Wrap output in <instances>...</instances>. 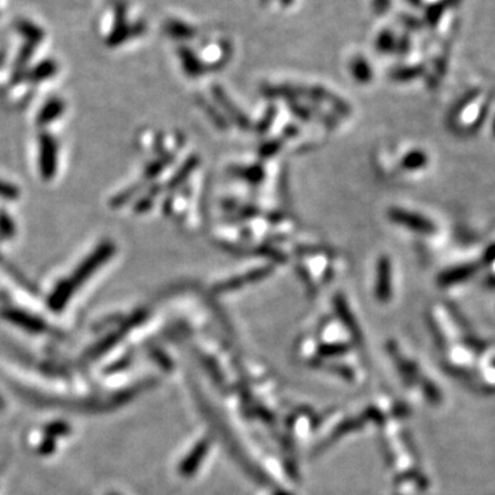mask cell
Instances as JSON below:
<instances>
[{
  "mask_svg": "<svg viewBox=\"0 0 495 495\" xmlns=\"http://www.w3.org/2000/svg\"><path fill=\"white\" fill-rule=\"evenodd\" d=\"M114 245L111 242H104L99 245L88 258L77 267V270L72 274L69 280L62 281L57 285L54 292L51 293L48 299V305L53 311H61L65 304L69 302L72 295L77 288H80L104 263H107L109 259L114 254Z\"/></svg>",
  "mask_w": 495,
  "mask_h": 495,
  "instance_id": "1",
  "label": "cell"
},
{
  "mask_svg": "<svg viewBox=\"0 0 495 495\" xmlns=\"http://www.w3.org/2000/svg\"><path fill=\"white\" fill-rule=\"evenodd\" d=\"M57 143L48 134H42L39 138V170L44 180H50L57 173Z\"/></svg>",
  "mask_w": 495,
  "mask_h": 495,
  "instance_id": "2",
  "label": "cell"
},
{
  "mask_svg": "<svg viewBox=\"0 0 495 495\" xmlns=\"http://www.w3.org/2000/svg\"><path fill=\"white\" fill-rule=\"evenodd\" d=\"M389 217L392 222L408 227L410 230H414L415 233H424V234H432L435 232V224L430 219L425 216L405 211L401 208H393L389 211Z\"/></svg>",
  "mask_w": 495,
  "mask_h": 495,
  "instance_id": "3",
  "label": "cell"
},
{
  "mask_svg": "<svg viewBox=\"0 0 495 495\" xmlns=\"http://www.w3.org/2000/svg\"><path fill=\"white\" fill-rule=\"evenodd\" d=\"M1 315L10 321V322L16 323L17 326H21L23 329H26L28 332H33V333H40L47 329V325L38 317H33L25 311L17 310V308H7L4 311H1Z\"/></svg>",
  "mask_w": 495,
  "mask_h": 495,
  "instance_id": "4",
  "label": "cell"
},
{
  "mask_svg": "<svg viewBox=\"0 0 495 495\" xmlns=\"http://www.w3.org/2000/svg\"><path fill=\"white\" fill-rule=\"evenodd\" d=\"M376 293L380 300H388L391 296V263L387 258L380 259L377 266Z\"/></svg>",
  "mask_w": 495,
  "mask_h": 495,
  "instance_id": "5",
  "label": "cell"
},
{
  "mask_svg": "<svg viewBox=\"0 0 495 495\" xmlns=\"http://www.w3.org/2000/svg\"><path fill=\"white\" fill-rule=\"evenodd\" d=\"M64 102L58 98L48 101L44 105V108L40 110V113L38 114V126L44 127V126L53 123L55 119H58L64 113Z\"/></svg>",
  "mask_w": 495,
  "mask_h": 495,
  "instance_id": "6",
  "label": "cell"
},
{
  "mask_svg": "<svg viewBox=\"0 0 495 495\" xmlns=\"http://www.w3.org/2000/svg\"><path fill=\"white\" fill-rule=\"evenodd\" d=\"M428 164V157L423 151H411L403 160V167L408 170H421Z\"/></svg>",
  "mask_w": 495,
  "mask_h": 495,
  "instance_id": "7",
  "label": "cell"
},
{
  "mask_svg": "<svg viewBox=\"0 0 495 495\" xmlns=\"http://www.w3.org/2000/svg\"><path fill=\"white\" fill-rule=\"evenodd\" d=\"M352 72L355 75V77L359 80V82H364L366 83L370 79H371V70L369 67V65L362 61V60H358L352 64Z\"/></svg>",
  "mask_w": 495,
  "mask_h": 495,
  "instance_id": "8",
  "label": "cell"
},
{
  "mask_svg": "<svg viewBox=\"0 0 495 495\" xmlns=\"http://www.w3.org/2000/svg\"><path fill=\"white\" fill-rule=\"evenodd\" d=\"M57 70V67L50 62L47 64H42L40 66H38L31 75V80H38V79H47L48 76H51L54 72Z\"/></svg>",
  "mask_w": 495,
  "mask_h": 495,
  "instance_id": "9",
  "label": "cell"
},
{
  "mask_svg": "<svg viewBox=\"0 0 495 495\" xmlns=\"http://www.w3.org/2000/svg\"><path fill=\"white\" fill-rule=\"evenodd\" d=\"M0 233L6 237H11L14 234V224L6 214H0Z\"/></svg>",
  "mask_w": 495,
  "mask_h": 495,
  "instance_id": "10",
  "label": "cell"
},
{
  "mask_svg": "<svg viewBox=\"0 0 495 495\" xmlns=\"http://www.w3.org/2000/svg\"><path fill=\"white\" fill-rule=\"evenodd\" d=\"M392 45H393V39H392V36H391L388 32H386V33L380 38V40H379V47H380L383 51H388V50H391Z\"/></svg>",
  "mask_w": 495,
  "mask_h": 495,
  "instance_id": "11",
  "label": "cell"
},
{
  "mask_svg": "<svg viewBox=\"0 0 495 495\" xmlns=\"http://www.w3.org/2000/svg\"><path fill=\"white\" fill-rule=\"evenodd\" d=\"M388 6H389V0H374V7L377 13H384Z\"/></svg>",
  "mask_w": 495,
  "mask_h": 495,
  "instance_id": "12",
  "label": "cell"
},
{
  "mask_svg": "<svg viewBox=\"0 0 495 495\" xmlns=\"http://www.w3.org/2000/svg\"><path fill=\"white\" fill-rule=\"evenodd\" d=\"M1 406H3V403H1V401H0V409H1Z\"/></svg>",
  "mask_w": 495,
  "mask_h": 495,
  "instance_id": "13",
  "label": "cell"
}]
</instances>
